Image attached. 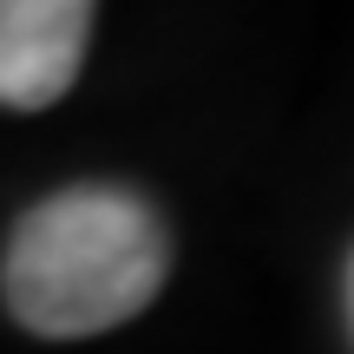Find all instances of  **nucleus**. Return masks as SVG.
Masks as SVG:
<instances>
[{"instance_id":"f257e3e1","label":"nucleus","mask_w":354,"mask_h":354,"mask_svg":"<svg viewBox=\"0 0 354 354\" xmlns=\"http://www.w3.org/2000/svg\"><path fill=\"white\" fill-rule=\"evenodd\" d=\"M171 276L158 210L125 184H73L13 223L0 289L20 328L46 342L105 335L145 315Z\"/></svg>"},{"instance_id":"f03ea898","label":"nucleus","mask_w":354,"mask_h":354,"mask_svg":"<svg viewBox=\"0 0 354 354\" xmlns=\"http://www.w3.org/2000/svg\"><path fill=\"white\" fill-rule=\"evenodd\" d=\"M99 0H0V105L39 112L66 99L86 66Z\"/></svg>"},{"instance_id":"7ed1b4c3","label":"nucleus","mask_w":354,"mask_h":354,"mask_svg":"<svg viewBox=\"0 0 354 354\" xmlns=\"http://www.w3.org/2000/svg\"><path fill=\"white\" fill-rule=\"evenodd\" d=\"M348 308H354V269H348Z\"/></svg>"}]
</instances>
